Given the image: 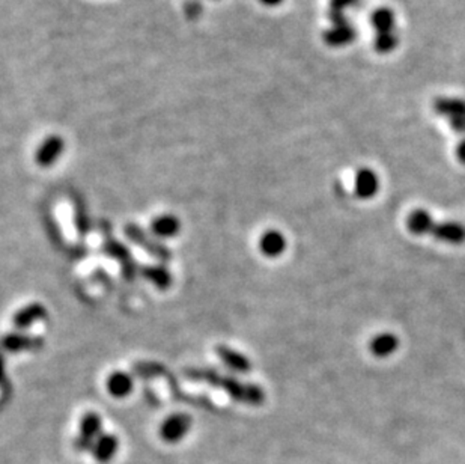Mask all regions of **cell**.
<instances>
[{
	"label": "cell",
	"instance_id": "6da1fadb",
	"mask_svg": "<svg viewBox=\"0 0 465 464\" xmlns=\"http://www.w3.org/2000/svg\"><path fill=\"white\" fill-rule=\"evenodd\" d=\"M408 229L417 235H432L446 243L461 245L465 242V226L456 222L437 223L425 210H416L407 219Z\"/></svg>",
	"mask_w": 465,
	"mask_h": 464
},
{
	"label": "cell",
	"instance_id": "7a4b0ae2",
	"mask_svg": "<svg viewBox=\"0 0 465 464\" xmlns=\"http://www.w3.org/2000/svg\"><path fill=\"white\" fill-rule=\"evenodd\" d=\"M189 376L193 380H203L210 385L223 388L232 399L247 406H261L265 401L264 390L259 386L238 381L232 377H221L217 372L210 370H193L189 372Z\"/></svg>",
	"mask_w": 465,
	"mask_h": 464
},
{
	"label": "cell",
	"instance_id": "3957f363",
	"mask_svg": "<svg viewBox=\"0 0 465 464\" xmlns=\"http://www.w3.org/2000/svg\"><path fill=\"white\" fill-rule=\"evenodd\" d=\"M103 419L96 413H86L80 419L78 425V436L74 440L76 449L80 452H87L92 449V445L103 433Z\"/></svg>",
	"mask_w": 465,
	"mask_h": 464
},
{
	"label": "cell",
	"instance_id": "277c9868",
	"mask_svg": "<svg viewBox=\"0 0 465 464\" xmlns=\"http://www.w3.org/2000/svg\"><path fill=\"white\" fill-rule=\"evenodd\" d=\"M192 428V417L185 413H175L166 417L162 426H160V436L163 442L175 445L181 442L189 434Z\"/></svg>",
	"mask_w": 465,
	"mask_h": 464
},
{
	"label": "cell",
	"instance_id": "5b68a950",
	"mask_svg": "<svg viewBox=\"0 0 465 464\" xmlns=\"http://www.w3.org/2000/svg\"><path fill=\"white\" fill-rule=\"evenodd\" d=\"M125 234H127V237L131 240V242L145 249V251L149 252L151 255L157 256L158 260H162V261L171 260V252H169V249H166L158 242H154V240L149 238L139 226L128 225L127 228H125Z\"/></svg>",
	"mask_w": 465,
	"mask_h": 464
},
{
	"label": "cell",
	"instance_id": "8992f818",
	"mask_svg": "<svg viewBox=\"0 0 465 464\" xmlns=\"http://www.w3.org/2000/svg\"><path fill=\"white\" fill-rule=\"evenodd\" d=\"M354 26L345 20L341 23H332L328 29L324 31L323 40L330 47H345L355 40Z\"/></svg>",
	"mask_w": 465,
	"mask_h": 464
},
{
	"label": "cell",
	"instance_id": "52a82bcc",
	"mask_svg": "<svg viewBox=\"0 0 465 464\" xmlns=\"http://www.w3.org/2000/svg\"><path fill=\"white\" fill-rule=\"evenodd\" d=\"M65 149V142L60 136H49L46 140L42 142L37 151V163L42 167H50L55 165L60 156L64 154Z\"/></svg>",
	"mask_w": 465,
	"mask_h": 464
},
{
	"label": "cell",
	"instance_id": "ba28073f",
	"mask_svg": "<svg viewBox=\"0 0 465 464\" xmlns=\"http://www.w3.org/2000/svg\"><path fill=\"white\" fill-rule=\"evenodd\" d=\"M354 189L355 194L359 196L360 199H371L380 190V180L378 175L375 174V171L369 167H362L357 171L355 174V180H354Z\"/></svg>",
	"mask_w": 465,
	"mask_h": 464
},
{
	"label": "cell",
	"instance_id": "9c48e42d",
	"mask_svg": "<svg viewBox=\"0 0 465 464\" xmlns=\"http://www.w3.org/2000/svg\"><path fill=\"white\" fill-rule=\"evenodd\" d=\"M119 445H121L119 439L115 434L103 433L100 437H96L91 452L98 463L107 464L115 458L116 454H118Z\"/></svg>",
	"mask_w": 465,
	"mask_h": 464
},
{
	"label": "cell",
	"instance_id": "30bf717a",
	"mask_svg": "<svg viewBox=\"0 0 465 464\" xmlns=\"http://www.w3.org/2000/svg\"><path fill=\"white\" fill-rule=\"evenodd\" d=\"M432 106L437 115L444 116L449 121L465 116V100L458 97H438Z\"/></svg>",
	"mask_w": 465,
	"mask_h": 464
},
{
	"label": "cell",
	"instance_id": "8fae6325",
	"mask_svg": "<svg viewBox=\"0 0 465 464\" xmlns=\"http://www.w3.org/2000/svg\"><path fill=\"white\" fill-rule=\"evenodd\" d=\"M286 240L280 231L268 229L259 238V251L268 258H276L285 252Z\"/></svg>",
	"mask_w": 465,
	"mask_h": 464
},
{
	"label": "cell",
	"instance_id": "7c38bea8",
	"mask_svg": "<svg viewBox=\"0 0 465 464\" xmlns=\"http://www.w3.org/2000/svg\"><path fill=\"white\" fill-rule=\"evenodd\" d=\"M216 351H217L220 361L230 370H234L237 372H243V374L252 370V363H250V361L246 358L244 354L232 350V348L226 345H219Z\"/></svg>",
	"mask_w": 465,
	"mask_h": 464
},
{
	"label": "cell",
	"instance_id": "4fadbf2b",
	"mask_svg": "<svg viewBox=\"0 0 465 464\" xmlns=\"http://www.w3.org/2000/svg\"><path fill=\"white\" fill-rule=\"evenodd\" d=\"M133 377L124 371H116L107 379V390L115 398H125L133 392Z\"/></svg>",
	"mask_w": 465,
	"mask_h": 464
},
{
	"label": "cell",
	"instance_id": "5bb4252c",
	"mask_svg": "<svg viewBox=\"0 0 465 464\" xmlns=\"http://www.w3.org/2000/svg\"><path fill=\"white\" fill-rule=\"evenodd\" d=\"M47 315V309L44 308L40 303H32V305L26 306L17 312L14 317V326L20 330H24L31 327L33 323L37 321L46 318Z\"/></svg>",
	"mask_w": 465,
	"mask_h": 464
},
{
	"label": "cell",
	"instance_id": "9a60e30c",
	"mask_svg": "<svg viewBox=\"0 0 465 464\" xmlns=\"http://www.w3.org/2000/svg\"><path fill=\"white\" fill-rule=\"evenodd\" d=\"M399 348V338L393 333H380L375 336L371 344L369 350L377 358H389L390 354L395 353Z\"/></svg>",
	"mask_w": 465,
	"mask_h": 464
},
{
	"label": "cell",
	"instance_id": "2e32d148",
	"mask_svg": "<svg viewBox=\"0 0 465 464\" xmlns=\"http://www.w3.org/2000/svg\"><path fill=\"white\" fill-rule=\"evenodd\" d=\"M181 229V223L174 214H163L151 223V232L157 237L171 238L175 237Z\"/></svg>",
	"mask_w": 465,
	"mask_h": 464
},
{
	"label": "cell",
	"instance_id": "e0dca14e",
	"mask_svg": "<svg viewBox=\"0 0 465 464\" xmlns=\"http://www.w3.org/2000/svg\"><path fill=\"white\" fill-rule=\"evenodd\" d=\"M2 347L6 351H24V350H37V348L42 347V339L41 338H32L28 335H8L3 338Z\"/></svg>",
	"mask_w": 465,
	"mask_h": 464
},
{
	"label": "cell",
	"instance_id": "ac0fdd59",
	"mask_svg": "<svg viewBox=\"0 0 465 464\" xmlns=\"http://www.w3.org/2000/svg\"><path fill=\"white\" fill-rule=\"evenodd\" d=\"M371 23L377 33L396 31V17L390 8H378L377 11H373L371 15Z\"/></svg>",
	"mask_w": 465,
	"mask_h": 464
},
{
	"label": "cell",
	"instance_id": "d6986e66",
	"mask_svg": "<svg viewBox=\"0 0 465 464\" xmlns=\"http://www.w3.org/2000/svg\"><path fill=\"white\" fill-rule=\"evenodd\" d=\"M142 273L160 290H166L172 285V276L164 267H145Z\"/></svg>",
	"mask_w": 465,
	"mask_h": 464
},
{
	"label": "cell",
	"instance_id": "ffe728a7",
	"mask_svg": "<svg viewBox=\"0 0 465 464\" xmlns=\"http://www.w3.org/2000/svg\"><path fill=\"white\" fill-rule=\"evenodd\" d=\"M399 44V35L396 31L391 32H380L375 35L373 38V49L377 50L381 55H387V53L393 51Z\"/></svg>",
	"mask_w": 465,
	"mask_h": 464
},
{
	"label": "cell",
	"instance_id": "44dd1931",
	"mask_svg": "<svg viewBox=\"0 0 465 464\" xmlns=\"http://www.w3.org/2000/svg\"><path fill=\"white\" fill-rule=\"evenodd\" d=\"M357 0H330L328 3V20L332 23H341L345 22V10L346 8L353 6Z\"/></svg>",
	"mask_w": 465,
	"mask_h": 464
},
{
	"label": "cell",
	"instance_id": "7402d4cb",
	"mask_svg": "<svg viewBox=\"0 0 465 464\" xmlns=\"http://www.w3.org/2000/svg\"><path fill=\"white\" fill-rule=\"evenodd\" d=\"M105 252H109L112 256L116 258V260H119L124 264L125 273L130 272L128 270L130 265L134 267V263H133V260H131L130 255H128V251L122 245H118V243H115V242L107 243L105 245Z\"/></svg>",
	"mask_w": 465,
	"mask_h": 464
},
{
	"label": "cell",
	"instance_id": "603a6c76",
	"mask_svg": "<svg viewBox=\"0 0 465 464\" xmlns=\"http://www.w3.org/2000/svg\"><path fill=\"white\" fill-rule=\"evenodd\" d=\"M450 124V129L456 133H462V135H465V116L464 118H455V119H450L449 121Z\"/></svg>",
	"mask_w": 465,
	"mask_h": 464
},
{
	"label": "cell",
	"instance_id": "cb8c5ba5",
	"mask_svg": "<svg viewBox=\"0 0 465 464\" xmlns=\"http://www.w3.org/2000/svg\"><path fill=\"white\" fill-rule=\"evenodd\" d=\"M456 157L459 158V162L465 165V139L459 142V145L456 147Z\"/></svg>",
	"mask_w": 465,
	"mask_h": 464
},
{
	"label": "cell",
	"instance_id": "d4e9b609",
	"mask_svg": "<svg viewBox=\"0 0 465 464\" xmlns=\"http://www.w3.org/2000/svg\"><path fill=\"white\" fill-rule=\"evenodd\" d=\"M259 2L264 3L265 6H279L283 0H259Z\"/></svg>",
	"mask_w": 465,
	"mask_h": 464
},
{
	"label": "cell",
	"instance_id": "484cf974",
	"mask_svg": "<svg viewBox=\"0 0 465 464\" xmlns=\"http://www.w3.org/2000/svg\"><path fill=\"white\" fill-rule=\"evenodd\" d=\"M3 379H5V362H3L2 356H0V381H2Z\"/></svg>",
	"mask_w": 465,
	"mask_h": 464
}]
</instances>
